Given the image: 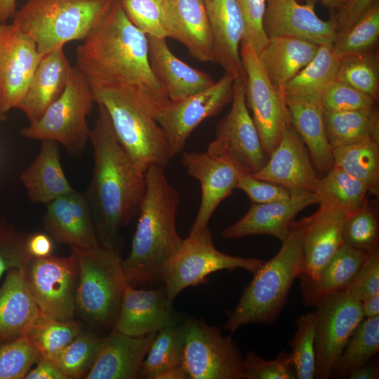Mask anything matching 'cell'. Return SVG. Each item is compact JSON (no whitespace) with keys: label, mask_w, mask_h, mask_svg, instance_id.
I'll use <instances>...</instances> for the list:
<instances>
[{"label":"cell","mask_w":379,"mask_h":379,"mask_svg":"<svg viewBox=\"0 0 379 379\" xmlns=\"http://www.w3.org/2000/svg\"><path fill=\"white\" fill-rule=\"evenodd\" d=\"M367 253L343 244L310 281H301L303 303L315 305L324 296L347 288L363 264Z\"/></svg>","instance_id":"cell-33"},{"label":"cell","mask_w":379,"mask_h":379,"mask_svg":"<svg viewBox=\"0 0 379 379\" xmlns=\"http://www.w3.org/2000/svg\"><path fill=\"white\" fill-rule=\"evenodd\" d=\"M373 107L338 112L324 110L326 133L332 149L371 138L370 118Z\"/></svg>","instance_id":"cell-43"},{"label":"cell","mask_w":379,"mask_h":379,"mask_svg":"<svg viewBox=\"0 0 379 379\" xmlns=\"http://www.w3.org/2000/svg\"><path fill=\"white\" fill-rule=\"evenodd\" d=\"M20 180L35 204L46 205L74 191L63 171L58 143L52 140L41 141L37 156L21 173Z\"/></svg>","instance_id":"cell-31"},{"label":"cell","mask_w":379,"mask_h":379,"mask_svg":"<svg viewBox=\"0 0 379 379\" xmlns=\"http://www.w3.org/2000/svg\"><path fill=\"white\" fill-rule=\"evenodd\" d=\"M348 376L350 379H378L379 378L378 365L368 361L352 371Z\"/></svg>","instance_id":"cell-57"},{"label":"cell","mask_w":379,"mask_h":379,"mask_svg":"<svg viewBox=\"0 0 379 379\" xmlns=\"http://www.w3.org/2000/svg\"><path fill=\"white\" fill-rule=\"evenodd\" d=\"M285 100L291 125L303 142L317 172L323 176L334 166V162L321 100L290 98Z\"/></svg>","instance_id":"cell-30"},{"label":"cell","mask_w":379,"mask_h":379,"mask_svg":"<svg viewBox=\"0 0 379 379\" xmlns=\"http://www.w3.org/2000/svg\"><path fill=\"white\" fill-rule=\"evenodd\" d=\"M244 21L242 41L250 44L258 54L267 44L263 28L265 0H236Z\"/></svg>","instance_id":"cell-51"},{"label":"cell","mask_w":379,"mask_h":379,"mask_svg":"<svg viewBox=\"0 0 379 379\" xmlns=\"http://www.w3.org/2000/svg\"><path fill=\"white\" fill-rule=\"evenodd\" d=\"M264 31L268 39L295 37L318 45H332L336 31L334 21L317 15L314 0L300 4L297 0H265Z\"/></svg>","instance_id":"cell-21"},{"label":"cell","mask_w":379,"mask_h":379,"mask_svg":"<svg viewBox=\"0 0 379 379\" xmlns=\"http://www.w3.org/2000/svg\"><path fill=\"white\" fill-rule=\"evenodd\" d=\"M26 379H67L55 364L49 359L39 358L35 368L30 369Z\"/></svg>","instance_id":"cell-55"},{"label":"cell","mask_w":379,"mask_h":379,"mask_svg":"<svg viewBox=\"0 0 379 379\" xmlns=\"http://www.w3.org/2000/svg\"><path fill=\"white\" fill-rule=\"evenodd\" d=\"M319 46L302 39L274 37L269 39L258 55L270 81L282 91L283 86L312 60Z\"/></svg>","instance_id":"cell-32"},{"label":"cell","mask_w":379,"mask_h":379,"mask_svg":"<svg viewBox=\"0 0 379 379\" xmlns=\"http://www.w3.org/2000/svg\"><path fill=\"white\" fill-rule=\"evenodd\" d=\"M379 38V2L368 9L355 22L336 33L332 44L339 58L373 51Z\"/></svg>","instance_id":"cell-39"},{"label":"cell","mask_w":379,"mask_h":379,"mask_svg":"<svg viewBox=\"0 0 379 379\" xmlns=\"http://www.w3.org/2000/svg\"><path fill=\"white\" fill-rule=\"evenodd\" d=\"M81 333L80 322L73 319L58 320L43 316L27 335L39 357L52 360Z\"/></svg>","instance_id":"cell-40"},{"label":"cell","mask_w":379,"mask_h":379,"mask_svg":"<svg viewBox=\"0 0 379 379\" xmlns=\"http://www.w3.org/2000/svg\"><path fill=\"white\" fill-rule=\"evenodd\" d=\"M315 307V378L328 379L352 334L364 319L361 300L347 288L324 296Z\"/></svg>","instance_id":"cell-12"},{"label":"cell","mask_w":379,"mask_h":379,"mask_svg":"<svg viewBox=\"0 0 379 379\" xmlns=\"http://www.w3.org/2000/svg\"><path fill=\"white\" fill-rule=\"evenodd\" d=\"M129 20L147 36L174 39L166 0H119Z\"/></svg>","instance_id":"cell-42"},{"label":"cell","mask_w":379,"mask_h":379,"mask_svg":"<svg viewBox=\"0 0 379 379\" xmlns=\"http://www.w3.org/2000/svg\"><path fill=\"white\" fill-rule=\"evenodd\" d=\"M7 112L5 110L2 100L0 97V121H4L6 117Z\"/></svg>","instance_id":"cell-63"},{"label":"cell","mask_w":379,"mask_h":379,"mask_svg":"<svg viewBox=\"0 0 379 379\" xmlns=\"http://www.w3.org/2000/svg\"><path fill=\"white\" fill-rule=\"evenodd\" d=\"M319 1H320L326 7L331 9L333 11V13H335L339 11L347 1V0H319Z\"/></svg>","instance_id":"cell-62"},{"label":"cell","mask_w":379,"mask_h":379,"mask_svg":"<svg viewBox=\"0 0 379 379\" xmlns=\"http://www.w3.org/2000/svg\"><path fill=\"white\" fill-rule=\"evenodd\" d=\"M73 66L64 48L42 55L25 96L17 109L29 122L37 121L65 91Z\"/></svg>","instance_id":"cell-27"},{"label":"cell","mask_w":379,"mask_h":379,"mask_svg":"<svg viewBox=\"0 0 379 379\" xmlns=\"http://www.w3.org/2000/svg\"><path fill=\"white\" fill-rule=\"evenodd\" d=\"M25 268H12L0 286V343L27 335L44 315L28 286Z\"/></svg>","instance_id":"cell-26"},{"label":"cell","mask_w":379,"mask_h":379,"mask_svg":"<svg viewBox=\"0 0 379 379\" xmlns=\"http://www.w3.org/2000/svg\"><path fill=\"white\" fill-rule=\"evenodd\" d=\"M379 351V316L364 318L352 334L333 371L338 378L348 376Z\"/></svg>","instance_id":"cell-38"},{"label":"cell","mask_w":379,"mask_h":379,"mask_svg":"<svg viewBox=\"0 0 379 379\" xmlns=\"http://www.w3.org/2000/svg\"><path fill=\"white\" fill-rule=\"evenodd\" d=\"M345 212L326 205H319L312 215L293 225L302 240L303 262L301 281L314 280L324 266L343 244Z\"/></svg>","instance_id":"cell-20"},{"label":"cell","mask_w":379,"mask_h":379,"mask_svg":"<svg viewBox=\"0 0 379 379\" xmlns=\"http://www.w3.org/2000/svg\"><path fill=\"white\" fill-rule=\"evenodd\" d=\"M246 75L234 80L230 112L216 125L215 138L207 152L229 159L241 172L254 174L266 164L260 138L246 103Z\"/></svg>","instance_id":"cell-11"},{"label":"cell","mask_w":379,"mask_h":379,"mask_svg":"<svg viewBox=\"0 0 379 379\" xmlns=\"http://www.w3.org/2000/svg\"><path fill=\"white\" fill-rule=\"evenodd\" d=\"M182 320L163 285L135 288L127 284L113 330L140 337L157 333Z\"/></svg>","instance_id":"cell-17"},{"label":"cell","mask_w":379,"mask_h":379,"mask_svg":"<svg viewBox=\"0 0 379 379\" xmlns=\"http://www.w3.org/2000/svg\"><path fill=\"white\" fill-rule=\"evenodd\" d=\"M371 138L379 143V113L376 104L372 109L370 118Z\"/></svg>","instance_id":"cell-60"},{"label":"cell","mask_w":379,"mask_h":379,"mask_svg":"<svg viewBox=\"0 0 379 379\" xmlns=\"http://www.w3.org/2000/svg\"><path fill=\"white\" fill-rule=\"evenodd\" d=\"M244 379H295L290 353L281 352L274 359L267 360L253 351L244 357Z\"/></svg>","instance_id":"cell-49"},{"label":"cell","mask_w":379,"mask_h":379,"mask_svg":"<svg viewBox=\"0 0 379 379\" xmlns=\"http://www.w3.org/2000/svg\"><path fill=\"white\" fill-rule=\"evenodd\" d=\"M361 300L379 293V250L367 253L353 281L347 287Z\"/></svg>","instance_id":"cell-53"},{"label":"cell","mask_w":379,"mask_h":379,"mask_svg":"<svg viewBox=\"0 0 379 379\" xmlns=\"http://www.w3.org/2000/svg\"><path fill=\"white\" fill-rule=\"evenodd\" d=\"M28 286L42 314L58 320L72 319L79 279L77 253L32 258L25 269Z\"/></svg>","instance_id":"cell-14"},{"label":"cell","mask_w":379,"mask_h":379,"mask_svg":"<svg viewBox=\"0 0 379 379\" xmlns=\"http://www.w3.org/2000/svg\"><path fill=\"white\" fill-rule=\"evenodd\" d=\"M338 64L332 45H319L312 60L283 86L284 97L321 100L326 88L335 80Z\"/></svg>","instance_id":"cell-34"},{"label":"cell","mask_w":379,"mask_h":379,"mask_svg":"<svg viewBox=\"0 0 379 379\" xmlns=\"http://www.w3.org/2000/svg\"><path fill=\"white\" fill-rule=\"evenodd\" d=\"M76 61L91 84L137 86L158 109L170 102L152 71L147 36L129 20L119 0L77 47Z\"/></svg>","instance_id":"cell-2"},{"label":"cell","mask_w":379,"mask_h":379,"mask_svg":"<svg viewBox=\"0 0 379 379\" xmlns=\"http://www.w3.org/2000/svg\"><path fill=\"white\" fill-rule=\"evenodd\" d=\"M93 170L85 196L100 244L121 253V230L140 211L146 187L145 172L131 160L119 142L105 108L98 105L90 131Z\"/></svg>","instance_id":"cell-1"},{"label":"cell","mask_w":379,"mask_h":379,"mask_svg":"<svg viewBox=\"0 0 379 379\" xmlns=\"http://www.w3.org/2000/svg\"><path fill=\"white\" fill-rule=\"evenodd\" d=\"M252 175L279 185L291 194H316L319 178L303 142L291 126L284 131L265 165Z\"/></svg>","instance_id":"cell-19"},{"label":"cell","mask_w":379,"mask_h":379,"mask_svg":"<svg viewBox=\"0 0 379 379\" xmlns=\"http://www.w3.org/2000/svg\"><path fill=\"white\" fill-rule=\"evenodd\" d=\"M174 39L196 60L215 62L213 35L204 0H166Z\"/></svg>","instance_id":"cell-28"},{"label":"cell","mask_w":379,"mask_h":379,"mask_svg":"<svg viewBox=\"0 0 379 379\" xmlns=\"http://www.w3.org/2000/svg\"><path fill=\"white\" fill-rule=\"evenodd\" d=\"M117 0H27L13 23L46 54L69 42L84 40Z\"/></svg>","instance_id":"cell-6"},{"label":"cell","mask_w":379,"mask_h":379,"mask_svg":"<svg viewBox=\"0 0 379 379\" xmlns=\"http://www.w3.org/2000/svg\"><path fill=\"white\" fill-rule=\"evenodd\" d=\"M149 65L170 101H177L207 89L214 79L177 58L166 39L147 36Z\"/></svg>","instance_id":"cell-25"},{"label":"cell","mask_w":379,"mask_h":379,"mask_svg":"<svg viewBox=\"0 0 379 379\" xmlns=\"http://www.w3.org/2000/svg\"><path fill=\"white\" fill-rule=\"evenodd\" d=\"M158 379H190V376L184 367L180 366L164 372Z\"/></svg>","instance_id":"cell-61"},{"label":"cell","mask_w":379,"mask_h":379,"mask_svg":"<svg viewBox=\"0 0 379 379\" xmlns=\"http://www.w3.org/2000/svg\"><path fill=\"white\" fill-rule=\"evenodd\" d=\"M368 192L363 182L334 166L319 178L316 194L319 205L347 213L361 207L367 201Z\"/></svg>","instance_id":"cell-37"},{"label":"cell","mask_w":379,"mask_h":379,"mask_svg":"<svg viewBox=\"0 0 379 379\" xmlns=\"http://www.w3.org/2000/svg\"><path fill=\"white\" fill-rule=\"evenodd\" d=\"M182 366L190 379H244V357L235 342L203 319L183 321Z\"/></svg>","instance_id":"cell-10"},{"label":"cell","mask_w":379,"mask_h":379,"mask_svg":"<svg viewBox=\"0 0 379 379\" xmlns=\"http://www.w3.org/2000/svg\"><path fill=\"white\" fill-rule=\"evenodd\" d=\"M44 220L51 237L72 250L84 251L101 246L84 193L74 190L47 204Z\"/></svg>","instance_id":"cell-22"},{"label":"cell","mask_w":379,"mask_h":379,"mask_svg":"<svg viewBox=\"0 0 379 379\" xmlns=\"http://www.w3.org/2000/svg\"><path fill=\"white\" fill-rule=\"evenodd\" d=\"M240 57L246 75V106L252 112L262 146L269 157L284 131L291 126L285 97L269 79L250 44L241 41Z\"/></svg>","instance_id":"cell-13"},{"label":"cell","mask_w":379,"mask_h":379,"mask_svg":"<svg viewBox=\"0 0 379 379\" xmlns=\"http://www.w3.org/2000/svg\"><path fill=\"white\" fill-rule=\"evenodd\" d=\"M183 321L156 333L141 365L140 378L158 379L173 368L182 366L185 350Z\"/></svg>","instance_id":"cell-36"},{"label":"cell","mask_w":379,"mask_h":379,"mask_svg":"<svg viewBox=\"0 0 379 379\" xmlns=\"http://www.w3.org/2000/svg\"><path fill=\"white\" fill-rule=\"evenodd\" d=\"M95 102L88 80L74 65L62 95L20 133L29 139L56 142L79 156L90 141L87 118Z\"/></svg>","instance_id":"cell-8"},{"label":"cell","mask_w":379,"mask_h":379,"mask_svg":"<svg viewBox=\"0 0 379 379\" xmlns=\"http://www.w3.org/2000/svg\"><path fill=\"white\" fill-rule=\"evenodd\" d=\"M361 307L364 318L379 316V293L371 295L361 300Z\"/></svg>","instance_id":"cell-58"},{"label":"cell","mask_w":379,"mask_h":379,"mask_svg":"<svg viewBox=\"0 0 379 379\" xmlns=\"http://www.w3.org/2000/svg\"><path fill=\"white\" fill-rule=\"evenodd\" d=\"M182 161L188 174L201 187L200 205L189 230L192 234L208 226L220 204L237 187L240 171L227 158L207 151L185 152Z\"/></svg>","instance_id":"cell-18"},{"label":"cell","mask_w":379,"mask_h":379,"mask_svg":"<svg viewBox=\"0 0 379 379\" xmlns=\"http://www.w3.org/2000/svg\"><path fill=\"white\" fill-rule=\"evenodd\" d=\"M377 1L378 0H347L343 6L331 16L336 33L351 26Z\"/></svg>","instance_id":"cell-54"},{"label":"cell","mask_w":379,"mask_h":379,"mask_svg":"<svg viewBox=\"0 0 379 379\" xmlns=\"http://www.w3.org/2000/svg\"><path fill=\"white\" fill-rule=\"evenodd\" d=\"M39 358L27 335L0 343V379L25 378Z\"/></svg>","instance_id":"cell-47"},{"label":"cell","mask_w":379,"mask_h":379,"mask_svg":"<svg viewBox=\"0 0 379 379\" xmlns=\"http://www.w3.org/2000/svg\"><path fill=\"white\" fill-rule=\"evenodd\" d=\"M378 54L373 51L339 59L335 80L361 91L376 101L379 95Z\"/></svg>","instance_id":"cell-41"},{"label":"cell","mask_w":379,"mask_h":379,"mask_svg":"<svg viewBox=\"0 0 379 379\" xmlns=\"http://www.w3.org/2000/svg\"><path fill=\"white\" fill-rule=\"evenodd\" d=\"M42 55L15 24L0 25V97L7 112L18 108Z\"/></svg>","instance_id":"cell-16"},{"label":"cell","mask_w":379,"mask_h":379,"mask_svg":"<svg viewBox=\"0 0 379 379\" xmlns=\"http://www.w3.org/2000/svg\"><path fill=\"white\" fill-rule=\"evenodd\" d=\"M17 11L16 0H0V25L13 19Z\"/></svg>","instance_id":"cell-59"},{"label":"cell","mask_w":379,"mask_h":379,"mask_svg":"<svg viewBox=\"0 0 379 379\" xmlns=\"http://www.w3.org/2000/svg\"><path fill=\"white\" fill-rule=\"evenodd\" d=\"M303 262L300 233L293 225L277 253L263 262L244 290L234 310L228 312L225 329L231 333L246 324L272 325L280 316Z\"/></svg>","instance_id":"cell-5"},{"label":"cell","mask_w":379,"mask_h":379,"mask_svg":"<svg viewBox=\"0 0 379 379\" xmlns=\"http://www.w3.org/2000/svg\"><path fill=\"white\" fill-rule=\"evenodd\" d=\"M334 166L363 182L368 192H379V143L367 138L332 149Z\"/></svg>","instance_id":"cell-35"},{"label":"cell","mask_w":379,"mask_h":379,"mask_svg":"<svg viewBox=\"0 0 379 379\" xmlns=\"http://www.w3.org/2000/svg\"><path fill=\"white\" fill-rule=\"evenodd\" d=\"M235 76L225 72L211 87L159 109L156 119L164 130L172 157L180 153L193 131L232 102Z\"/></svg>","instance_id":"cell-15"},{"label":"cell","mask_w":379,"mask_h":379,"mask_svg":"<svg viewBox=\"0 0 379 379\" xmlns=\"http://www.w3.org/2000/svg\"><path fill=\"white\" fill-rule=\"evenodd\" d=\"M27 238L6 221L0 220V278L12 268L27 267L32 258Z\"/></svg>","instance_id":"cell-48"},{"label":"cell","mask_w":379,"mask_h":379,"mask_svg":"<svg viewBox=\"0 0 379 379\" xmlns=\"http://www.w3.org/2000/svg\"><path fill=\"white\" fill-rule=\"evenodd\" d=\"M102 339L82 332L52 361L67 379L85 378L96 360Z\"/></svg>","instance_id":"cell-44"},{"label":"cell","mask_w":379,"mask_h":379,"mask_svg":"<svg viewBox=\"0 0 379 379\" xmlns=\"http://www.w3.org/2000/svg\"><path fill=\"white\" fill-rule=\"evenodd\" d=\"M91 86L95 103L107 110L117 138L133 162L143 171L152 166L165 168L173 157L155 117L158 108L149 97L131 85Z\"/></svg>","instance_id":"cell-4"},{"label":"cell","mask_w":379,"mask_h":379,"mask_svg":"<svg viewBox=\"0 0 379 379\" xmlns=\"http://www.w3.org/2000/svg\"><path fill=\"white\" fill-rule=\"evenodd\" d=\"M296 331L288 344L298 379H313L316 375L315 312L302 314L295 320Z\"/></svg>","instance_id":"cell-45"},{"label":"cell","mask_w":379,"mask_h":379,"mask_svg":"<svg viewBox=\"0 0 379 379\" xmlns=\"http://www.w3.org/2000/svg\"><path fill=\"white\" fill-rule=\"evenodd\" d=\"M264 261L226 254L213 244L208 226L182 239L176 253L166 264L162 277L168 298L174 300L180 292L207 281L212 273L238 268L255 273Z\"/></svg>","instance_id":"cell-9"},{"label":"cell","mask_w":379,"mask_h":379,"mask_svg":"<svg viewBox=\"0 0 379 379\" xmlns=\"http://www.w3.org/2000/svg\"><path fill=\"white\" fill-rule=\"evenodd\" d=\"M156 333L134 337L112 330L103 337L96 360L85 378H140L141 365Z\"/></svg>","instance_id":"cell-24"},{"label":"cell","mask_w":379,"mask_h":379,"mask_svg":"<svg viewBox=\"0 0 379 379\" xmlns=\"http://www.w3.org/2000/svg\"><path fill=\"white\" fill-rule=\"evenodd\" d=\"M128 256L123 259L127 283L135 288L162 285L164 268L182 239L175 226L180 194L166 178L164 168L150 166Z\"/></svg>","instance_id":"cell-3"},{"label":"cell","mask_w":379,"mask_h":379,"mask_svg":"<svg viewBox=\"0 0 379 379\" xmlns=\"http://www.w3.org/2000/svg\"><path fill=\"white\" fill-rule=\"evenodd\" d=\"M378 215L367 201L361 207L345 213L343 244L369 253L378 248Z\"/></svg>","instance_id":"cell-46"},{"label":"cell","mask_w":379,"mask_h":379,"mask_svg":"<svg viewBox=\"0 0 379 379\" xmlns=\"http://www.w3.org/2000/svg\"><path fill=\"white\" fill-rule=\"evenodd\" d=\"M321 104L324 111L338 112L371 109L376 104V100L361 91L334 80L324 92Z\"/></svg>","instance_id":"cell-50"},{"label":"cell","mask_w":379,"mask_h":379,"mask_svg":"<svg viewBox=\"0 0 379 379\" xmlns=\"http://www.w3.org/2000/svg\"><path fill=\"white\" fill-rule=\"evenodd\" d=\"M75 251L79 262L76 310L91 325L112 331L128 284L121 253L102 246Z\"/></svg>","instance_id":"cell-7"},{"label":"cell","mask_w":379,"mask_h":379,"mask_svg":"<svg viewBox=\"0 0 379 379\" xmlns=\"http://www.w3.org/2000/svg\"><path fill=\"white\" fill-rule=\"evenodd\" d=\"M27 249L32 258H44L51 255L53 243L51 238L44 233H36L27 238Z\"/></svg>","instance_id":"cell-56"},{"label":"cell","mask_w":379,"mask_h":379,"mask_svg":"<svg viewBox=\"0 0 379 379\" xmlns=\"http://www.w3.org/2000/svg\"><path fill=\"white\" fill-rule=\"evenodd\" d=\"M312 204H319L315 193L292 194L288 199L268 204L253 203L242 218L222 231V237L238 239L267 235L283 242L291 233L295 216Z\"/></svg>","instance_id":"cell-23"},{"label":"cell","mask_w":379,"mask_h":379,"mask_svg":"<svg viewBox=\"0 0 379 379\" xmlns=\"http://www.w3.org/2000/svg\"><path fill=\"white\" fill-rule=\"evenodd\" d=\"M212 29L215 62L236 77L244 73L240 57L244 21L236 0H204Z\"/></svg>","instance_id":"cell-29"},{"label":"cell","mask_w":379,"mask_h":379,"mask_svg":"<svg viewBox=\"0 0 379 379\" xmlns=\"http://www.w3.org/2000/svg\"><path fill=\"white\" fill-rule=\"evenodd\" d=\"M237 188L244 192L253 203L256 204L281 201L291 197V192L286 188L241 171Z\"/></svg>","instance_id":"cell-52"}]
</instances>
